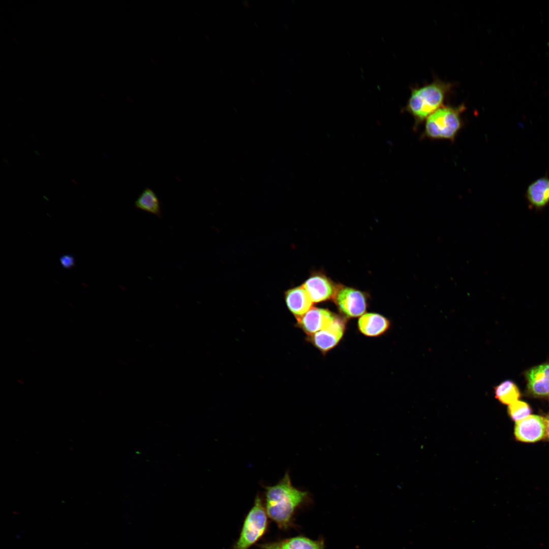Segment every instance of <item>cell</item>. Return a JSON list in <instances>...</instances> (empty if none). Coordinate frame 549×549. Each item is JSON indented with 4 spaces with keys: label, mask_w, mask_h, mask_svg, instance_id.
Masks as SVG:
<instances>
[{
    "label": "cell",
    "mask_w": 549,
    "mask_h": 549,
    "mask_svg": "<svg viewBox=\"0 0 549 549\" xmlns=\"http://www.w3.org/2000/svg\"><path fill=\"white\" fill-rule=\"evenodd\" d=\"M264 506L267 516L282 530H288L293 524L297 509L310 499L308 492L294 487L287 471L276 484L263 485Z\"/></svg>",
    "instance_id": "obj_1"
},
{
    "label": "cell",
    "mask_w": 549,
    "mask_h": 549,
    "mask_svg": "<svg viewBox=\"0 0 549 549\" xmlns=\"http://www.w3.org/2000/svg\"><path fill=\"white\" fill-rule=\"evenodd\" d=\"M453 84L437 78L421 87H411V94L402 112H407L414 119V129L432 113L442 107Z\"/></svg>",
    "instance_id": "obj_2"
},
{
    "label": "cell",
    "mask_w": 549,
    "mask_h": 549,
    "mask_svg": "<svg viewBox=\"0 0 549 549\" xmlns=\"http://www.w3.org/2000/svg\"><path fill=\"white\" fill-rule=\"evenodd\" d=\"M466 109L464 104L443 106L426 118L422 137L454 141L463 126L462 114Z\"/></svg>",
    "instance_id": "obj_3"
},
{
    "label": "cell",
    "mask_w": 549,
    "mask_h": 549,
    "mask_svg": "<svg viewBox=\"0 0 549 549\" xmlns=\"http://www.w3.org/2000/svg\"><path fill=\"white\" fill-rule=\"evenodd\" d=\"M268 516L263 500L258 495L244 520L239 537L232 549H249L265 533Z\"/></svg>",
    "instance_id": "obj_4"
},
{
    "label": "cell",
    "mask_w": 549,
    "mask_h": 549,
    "mask_svg": "<svg viewBox=\"0 0 549 549\" xmlns=\"http://www.w3.org/2000/svg\"><path fill=\"white\" fill-rule=\"evenodd\" d=\"M334 299L340 312L347 317H357L365 311V296L355 289L347 287L338 289Z\"/></svg>",
    "instance_id": "obj_5"
},
{
    "label": "cell",
    "mask_w": 549,
    "mask_h": 549,
    "mask_svg": "<svg viewBox=\"0 0 549 549\" xmlns=\"http://www.w3.org/2000/svg\"><path fill=\"white\" fill-rule=\"evenodd\" d=\"M514 435L517 440L525 442H535L542 439L546 435L545 419L531 415L516 421Z\"/></svg>",
    "instance_id": "obj_6"
},
{
    "label": "cell",
    "mask_w": 549,
    "mask_h": 549,
    "mask_svg": "<svg viewBox=\"0 0 549 549\" xmlns=\"http://www.w3.org/2000/svg\"><path fill=\"white\" fill-rule=\"evenodd\" d=\"M345 329V321L337 317L328 326L309 336V340L320 350L326 352L338 344L344 334Z\"/></svg>",
    "instance_id": "obj_7"
},
{
    "label": "cell",
    "mask_w": 549,
    "mask_h": 549,
    "mask_svg": "<svg viewBox=\"0 0 549 549\" xmlns=\"http://www.w3.org/2000/svg\"><path fill=\"white\" fill-rule=\"evenodd\" d=\"M336 317L327 310L312 307L302 317L297 319V325L308 336H311L328 326Z\"/></svg>",
    "instance_id": "obj_8"
},
{
    "label": "cell",
    "mask_w": 549,
    "mask_h": 549,
    "mask_svg": "<svg viewBox=\"0 0 549 549\" xmlns=\"http://www.w3.org/2000/svg\"><path fill=\"white\" fill-rule=\"evenodd\" d=\"M313 302H320L334 298L338 289L326 277L313 275L302 285Z\"/></svg>",
    "instance_id": "obj_9"
},
{
    "label": "cell",
    "mask_w": 549,
    "mask_h": 549,
    "mask_svg": "<svg viewBox=\"0 0 549 549\" xmlns=\"http://www.w3.org/2000/svg\"><path fill=\"white\" fill-rule=\"evenodd\" d=\"M285 299L288 310L296 319L310 310L313 303L302 285L287 290L285 292Z\"/></svg>",
    "instance_id": "obj_10"
},
{
    "label": "cell",
    "mask_w": 549,
    "mask_h": 549,
    "mask_svg": "<svg viewBox=\"0 0 549 549\" xmlns=\"http://www.w3.org/2000/svg\"><path fill=\"white\" fill-rule=\"evenodd\" d=\"M528 387L533 394L546 396L549 394V363L535 367L527 374Z\"/></svg>",
    "instance_id": "obj_11"
},
{
    "label": "cell",
    "mask_w": 549,
    "mask_h": 549,
    "mask_svg": "<svg viewBox=\"0 0 549 549\" xmlns=\"http://www.w3.org/2000/svg\"><path fill=\"white\" fill-rule=\"evenodd\" d=\"M260 549H323V541L298 536L258 545Z\"/></svg>",
    "instance_id": "obj_12"
},
{
    "label": "cell",
    "mask_w": 549,
    "mask_h": 549,
    "mask_svg": "<svg viewBox=\"0 0 549 549\" xmlns=\"http://www.w3.org/2000/svg\"><path fill=\"white\" fill-rule=\"evenodd\" d=\"M526 197L534 207L545 206L549 203V178L543 176L531 182L527 188Z\"/></svg>",
    "instance_id": "obj_13"
},
{
    "label": "cell",
    "mask_w": 549,
    "mask_h": 549,
    "mask_svg": "<svg viewBox=\"0 0 549 549\" xmlns=\"http://www.w3.org/2000/svg\"><path fill=\"white\" fill-rule=\"evenodd\" d=\"M360 332L369 337H376L385 332L389 326V321L376 313L363 314L358 322Z\"/></svg>",
    "instance_id": "obj_14"
},
{
    "label": "cell",
    "mask_w": 549,
    "mask_h": 549,
    "mask_svg": "<svg viewBox=\"0 0 549 549\" xmlns=\"http://www.w3.org/2000/svg\"><path fill=\"white\" fill-rule=\"evenodd\" d=\"M136 208L161 217V203L155 192L150 188H145L140 194L134 203Z\"/></svg>",
    "instance_id": "obj_15"
},
{
    "label": "cell",
    "mask_w": 549,
    "mask_h": 549,
    "mask_svg": "<svg viewBox=\"0 0 549 549\" xmlns=\"http://www.w3.org/2000/svg\"><path fill=\"white\" fill-rule=\"evenodd\" d=\"M496 397L501 403L510 405L517 401L520 391L515 384L511 381L503 382L495 388Z\"/></svg>",
    "instance_id": "obj_16"
},
{
    "label": "cell",
    "mask_w": 549,
    "mask_h": 549,
    "mask_svg": "<svg viewBox=\"0 0 549 549\" xmlns=\"http://www.w3.org/2000/svg\"><path fill=\"white\" fill-rule=\"evenodd\" d=\"M508 413L513 420L517 421L530 415L531 409L526 403L516 401L509 405Z\"/></svg>",
    "instance_id": "obj_17"
},
{
    "label": "cell",
    "mask_w": 549,
    "mask_h": 549,
    "mask_svg": "<svg viewBox=\"0 0 549 549\" xmlns=\"http://www.w3.org/2000/svg\"><path fill=\"white\" fill-rule=\"evenodd\" d=\"M61 267L65 269H70L75 265V259L71 254H64L59 257Z\"/></svg>",
    "instance_id": "obj_18"
},
{
    "label": "cell",
    "mask_w": 549,
    "mask_h": 549,
    "mask_svg": "<svg viewBox=\"0 0 549 549\" xmlns=\"http://www.w3.org/2000/svg\"><path fill=\"white\" fill-rule=\"evenodd\" d=\"M546 425V435L549 439V417L545 419Z\"/></svg>",
    "instance_id": "obj_19"
},
{
    "label": "cell",
    "mask_w": 549,
    "mask_h": 549,
    "mask_svg": "<svg viewBox=\"0 0 549 549\" xmlns=\"http://www.w3.org/2000/svg\"><path fill=\"white\" fill-rule=\"evenodd\" d=\"M72 181H73V182H75V184L77 185V182H76V181H75V180H72Z\"/></svg>",
    "instance_id": "obj_20"
}]
</instances>
